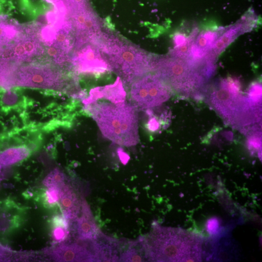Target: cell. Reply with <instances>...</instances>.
<instances>
[{
	"label": "cell",
	"mask_w": 262,
	"mask_h": 262,
	"mask_svg": "<svg viewBox=\"0 0 262 262\" xmlns=\"http://www.w3.org/2000/svg\"><path fill=\"white\" fill-rule=\"evenodd\" d=\"M146 258L155 262H201L202 240L198 234L179 228L154 226L143 237Z\"/></svg>",
	"instance_id": "obj_1"
},
{
	"label": "cell",
	"mask_w": 262,
	"mask_h": 262,
	"mask_svg": "<svg viewBox=\"0 0 262 262\" xmlns=\"http://www.w3.org/2000/svg\"><path fill=\"white\" fill-rule=\"evenodd\" d=\"M86 105L104 137L128 147L139 143L138 115L133 106L125 101H95Z\"/></svg>",
	"instance_id": "obj_2"
},
{
	"label": "cell",
	"mask_w": 262,
	"mask_h": 262,
	"mask_svg": "<svg viewBox=\"0 0 262 262\" xmlns=\"http://www.w3.org/2000/svg\"><path fill=\"white\" fill-rule=\"evenodd\" d=\"M97 47L104 54L111 69L127 82H131L152 70L151 56L112 34L103 33L97 42Z\"/></svg>",
	"instance_id": "obj_3"
},
{
	"label": "cell",
	"mask_w": 262,
	"mask_h": 262,
	"mask_svg": "<svg viewBox=\"0 0 262 262\" xmlns=\"http://www.w3.org/2000/svg\"><path fill=\"white\" fill-rule=\"evenodd\" d=\"M240 90V83L236 80H221L211 93L210 101L230 124L243 126L258 122L261 118V106L243 96Z\"/></svg>",
	"instance_id": "obj_4"
},
{
	"label": "cell",
	"mask_w": 262,
	"mask_h": 262,
	"mask_svg": "<svg viewBox=\"0 0 262 262\" xmlns=\"http://www.w3.org/2000/svg\"><path fill=\"white\" fill-rule=\"evenodd\" d=\"M151 66L161 80L185 94L196 92L210 78L203 66L171 56H152Z\"/></svg>",
	"instance_id": "obj_5"
},
{
	"label": "cell",
	"mask_w": 262,
	"mask_h": 262,
	"mask_svg": "<svg viewBox=\"0 0 262 262\" xmlns=\"http://www.w3.org/2000/svg\"><path fill=\"white\" fill-rule=\"evenodd\" d=\"M65 75L62 71L52 69L48 66L31 64L18 68L12 75L13 86H26L36 88L64 90Z\"/></svg>",
	"instance_id": "obj_6"
},
{
	"label": "cell",
	"mask_w": 262,
	"mask_h": 262,
	"mask_svg": "<svg viewBox=\"0 0 262 262\" xmlns=\"http://www.w3.org/2000/svg\"><path fill=\"white\" fill-rule=\"evenodd\" d=\"M131 95L137 106L149 109L167 101L170 93L169 88L156 75H148L133 83Z\"/></svg>",
	"instance_id": "obj_7"
},
{
	"label": "cell",
	"mask_w": 262,
	"mask_h": 262,
	"mask_svg": "<svg viewBox=\"0 0 262 262\" xmlns=\"http://www.w3.org/2000/svg\"><path fill=\"white\" fill-rule=\"evenodd\" d=\"M71 63L75 71L80 73L96 74L111 69L100 50L93 45H87L80 50L72 58Z\"/></svg>",
	"instance_id": "obj_8"
},
{
	"label": "cell",
	"mask_w": 262,
	"mask_h": 262,
	"mask_svg": "<svg viewBox=\"0 0 262 262\" xmlns=\"http://www.w3.org/2000/svg\"><path fill=\"white\" fill-rule=\"evenodd\" d=\"M256 21L254 14L249 12L245 14L236 23L229 27L224 33H221V35L215 42L208 56L215 60L216 57L237 37L252 30Z\"/></svg>",
	"instance_id": "obj_9"
},
{
	"label": "cell",
	"mask_w": 262,
	"mask_h": 262,
	"mask_svg": "<svg viewBox=\"0 0 262 262\" xmlns=\"http://www.w3.org/2000/svg\"><path fill=\"white\" fill-rule=\"evenodd\" d=\"M49 255L54 260L58 262L96 261L91 252L76 244L60 245L53 248Z\"/></svg>",
	"instance_id": "obj_10"
},
{
	"label": "cell",
	"mask_w": 262,
	"mask_h": 262,
	"mask_svg": "<svg viewBox=\"0 0 262 262\" xmlns=\"http://www.w3.org/2000/svg\"><path fill=\"white\" fill-rule=\"evenodd\" d=\"M21 210L11 199L0 200V236L9 234L20 225Z\"/></svg>",
	"instance_id": "obj_11"
},
{
	"label": "cell",
	"mask_w": 262,
	"mask_h": 262,
	"mask_svg": "<svg viewBox=\"0 0 262 262\" xmlns=\"http://www.w3.org/2000/svg\"><path fill=\"white\" fill-rule=\"evenodd\" d=\"M126 95L121 78L117 77L113 84L92 89L89 97L83 102L87 105L98 99H104L113 103H120L125 101Z\"/></svg>",
	"instance_id": "obj_12"
},
{
	"label": "cell",
	"mask_w": 262,
	"mask_h": 262,
	"mask_svg": "<svg viewBox=\"0 0 262 262\" xmlns=\"http://www.w3.org/2000/svg\"><path fill=\"white\" fill-rule=\"evenodd\" d=\"M217 31L207 30L200 33L195 38L186 60L198 62L206 58L213 44L219 36Z\"/></svg>",
	"instance_id": "obj_13"
},
{
	"label": "cell",
	"mask_w": 262,
	"mask_h": 262,
	"mask_svg": "<svg viewBox=\"0 0 262 262\" xmlns=\"http://www.w3.org/2000/svg\"><path fill=\"white\" fill-rule=\"evenodd\" d=\"M82 215L77 220V230L80 240H94L100 232L94 220L87 203H82Z\"/></svg>",
	"instance_id": "obj_14"
},
{
	"label": "cell",
	"mask_w": 262,
	"mask_h": 262,
	"mask_svg": "<svg viewBox=\"0 0 262 262\" xmlns=\"http://www.w3.org/2000/svg\"><path fill=\"white\" fill-rule=\"evenodd\" d=\"M60 188L59 204L63 215L67 219L76 218L80 208V203L76 194L68 185L64 184Z\"/></svg>",
	"instance_id": "obj_15"
},
{
	"label": "cell",
	"mask_w": 262,
	"mask_h": 262,
	"mask_svg": "<svg viewBox=\"0 0 262 262\" xmlns=\"http://www.w3.org/2000/svg\"><path fill=\"white\" fill-rule=\"evenodd\" d=\"M31 154L28 147L21 146L10 147L0 153V164L7 166L28 158Z\"/></svg>",
	"instance_id": "obj_16"
},
{
	"label": "cell",
	"mask_w": 262,
	"mask_h": 262,
	"mask_svg": "<svg viewBox=\"0 0 262 262\" xmlns=\"http://www.w3.org/2000/svg\"><path fill=\"white\" fill-rule=\"evenodd\" d=\"M67 219L63 215H56L51 221L52 237L55 243L64 241L68 234Z\"/></svg>",
	"instance_id": "obj_17"
},
{
	"label": "cell",
	"mask_w": 262,
	"mask_h": 262,
	"mask_svg": "<svg viewBox=\"0 0 262 262\" xmlns=\"http://www.w3.org/2000/svg\"><path fill=\"white\" fill-rule=\"evenodd\" d=\"M198 33V29H195L192 32L191 34L187 37L185 43L178 47H174L170 51V55L171 57L186 60L188 58L191 46L193 44Z\"/></svg>",
	"instance_id": "obj_18"
},
{
	"label": "cell",
	"mask_w": 262,
	"mask_h": 262,
	"mask_svg": "<svg viewBox=\"0 0 262 262\" xmlns=\"http://www.w3.org/2000/svg\"><path fill=\"white\" fill-rule=\"evenodd\" d=\"M60 187H49L42 194V203L45 207L51 208L59 204L60 197Z\"/></svg>",
	"instance_id": "obj_19"
},
{
	"label": "cell",
	"mask_w": 262,
	"mask_h": 262,
	"mask_svg": "<svg viewBox=\"0 0 262 262\" xmlns=\"http://www.w3.org/2000/svg\"><path fill=\"white\" fill-rule=\"evenodd\" d=\"M11 89V90L5 91L1 94L0 104L5 111L10 108L17 107L21 103V101H19L18 92L13 88Z\"/></svg>",
	"instance_id": "obj_20"
},
{
	"label": "cell",
	"mask_w": 262,
	"mask_h": 262,
	"mask_svg": "<svg viewBox=\"0 0 262 262\" xmlns=\"http://www.w3.org/2000/svg\"><path fill=\"white\" fill-rule=\"evenodd\" d=\"M64 174L58 168H56L51 171L43 181V184L47 187H61L64 183Z\"/></svg>",
	"instance_id": "obj_21"
},
{
	"label": "cell",
	"mask_w": 262,
	"mask_h": 262,
	"mask_svg": "<svg viewBox=\"0 0 262 262\" xmlns=\"http://www.w3.org/2000/svg\"><path fill=\"white\" fill-rule=\"evenodd\" d=\"M40 29V30L38 31L40 32V33H38L40 37L38 39L47 45L51 46L56 38L57 33L56 29L53 26L49 25L41 27Z\"/></svg>",
	"instance_id": "obj_22"
},
{
	"label": "cell",
	"mask_w": 262,
	"mask_h": 262,
	"mask_svg": "<svg viewBox=\"0 0 262 262\" xmlns=\"http://www.w3.org/2000/svg\"><path fill=\"white\" fill-rule=\"evenodd\" d=\"M247 98L255 104L261 106L262 85L260 83H253L248 89Z\"/></svg>",
	"instance_id": "obj_23"
},
{
	"label": "cell",
	"mask_w": 262,
	"mask_h": 262,
	"mask_svg": "<svg viewBox=\"0 0 262 262\" xmlns=\"http://www.w3.org/2000/svg\"><path fill=\"white\" fill-rule=\"evenodd\" d=\"M251 132L248 136L247 143L248 147L254 149H259L261 147V135L260 132L256 131Z\"/></svg>",
	"instance_id": "obj_24"
},
{
	"label": "cell",
	"mask_w": 262,
	"mask_h": 262,
	"mask_svg": "<svg viewBox=\"0 0 262 262\" xmlns=\"http://www.w3.org/2000/svg\"><path fill=\"white\" fill-rule=\"evenodd\" d=\"M12 252L10 249L0 244V261L10 260Z\"/></svg>",
	"instance_id": "obj_25"
},
{
	"label": "cell",
	"mask_w": 262,
	"mask_h": 262,
	"mask_svg": "<svg viewBox=\"0 0 262 262\" xmlns=\"http://www.w3.org/2000/svg\"><path fill=\"white\" fill-rule=\"evenodd\" d=\"M8 73V67L3 62L0 61V86L4 83Z\"/></svg>",
	"instance_id": "obj_26"
},
{
	"label": "cell",
	"mask_w": 262,
	"mask_h": 262,
	"mask_svg": "<svg viewBox=\"0 0 262 262\" xmlns=\"http://www.w3.org/2000/svg\"><path fill=\"white\" fill-rule=\"evenodd\" d=\"M187 38V37H186L184 34L181 33H176L173 37L174 47H180L183 45L185 43Z\"/></svg>",
	"instance_id": "obj_27"
},
{
	"label": "cell",
	"mask_w": 262,
	"mask_h": 262,
	"mask_svg": "<svg viewBox=\"0 0 262 262\" xmlns=\"http://www.w3.org/2000/svg\"><path fill=\"white\" fill-rule=\"evenodd\" d=\"M218 227V222L216 219L212 218L210 219L207 224V230L209 232H214Z\"/></svg>",
	"instance_id": "obj_28"
},
{
	"label": "cell",
	"mask_w": 262,
	"mask_h": 262,
	"mask_svg": "<svg viewBox=\"0 0 262 262\" xmlns=\"http://www.w3.org/2000/svg\"><path fill=\"white\" fill-rule=\"evenodd\" d=\"M118 155L121 162L124 164H126L130 159L129 156L126 153L121 151L118 152Z\"/></svg>",
	"instance_id": "obj_29"
},
{
	"label": "cell",
	"mask_w": 262,
	"mask_h": 262,
	"mask_svg": "<svg viewBox=\"0 0 262 262\" xmlns=\"http://www.w3.org/2000/svg\"><path fill=\"white\" fill-rule=\"evenodd\" d=\"M1 165L0 164V171H1Z\"/></svg>",
	"instance_id": "obj_30"
}]
</instances>
